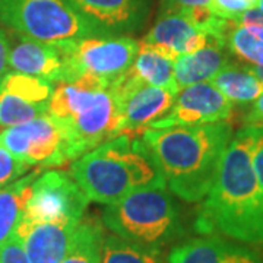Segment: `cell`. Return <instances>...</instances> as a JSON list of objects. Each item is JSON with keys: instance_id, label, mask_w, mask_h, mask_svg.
I'll return each instance as SVG.
<instances>
[{"instance_id": "5", "label": "cell", "mask_w": 263, "mask_h": 263, "mask_svg": "<svg viewBox=\"0 0 263 263\" xmlns=\"http://www.w3.org/2000/svg\"><path fill=\"white\" fill-rule=\"evenodd\" d=\"M103 224L124 240L155 247L183 235L179 206L165 189L138 190L107 205Z\"/></svg>"}, {"instance_id": "2", "label": "cell", "mask_w": 263, "mask_h": 263, "mask_svg": "<svg viewBox=\"0 0 263 263\" xmlns=\"http://www.w3.org/2000/svg\"><path fill=\"white\" fill-rule=\"evenodd\" d=\"M141 139L171 193L186 202H199L212 187L233 127L216 122L146 129Z\"/></svg>"}, {"instance_id": "19", "label": "cell", "mask_w": 263, "mask_h": 263, "mask_svg": "<svg viewBox=\"0 0 263 263\" xmlns=\"http://www.w3.org/2000/svg\"><path fill=\"white\" fill-rule=\"evenodd\" d=\"M209 82L233 104L254 103L263 92V82L249 66L228 63Z\"/></svg>"}, {"instance_id": "31", "label": "cell", "mask_w": 263, "mask_h": 263, "mask_svg": "<svg viewBox=\"0 0 263 263\" xmlns=\"http://www.w3.org/2000/svg\"><path fill=\"white\" fill-rule=\"evenodd\" d=\"M10 47H12V41L9 34L5 29H0V78L5 75L9 66Z\"/></svg>"}, {"instance_id": "32", "label": "cell", "mask_w": 263, "mask_h": 263, "mask_svg": "<svg viewBox=\"0 0 263 263\" xmlns=\"http://www.w3.org/2000/svg\"><path fill=\"white\" fill-rule=\"evenodd\" d=\"M246 124L252 127H262L263 129V92L254 101L253 107L246 116Z\"/></svg>"}, {"instance_id": "27", "label": "cell", "mask_w": 263, "mask_h": 263, "mask_svg": "<svg viewBox=\"0 0 263 263\" xmlns=\"http://www.w3.org/2000/svg\"><path fill=\"white\" fill-rule=\"evenodd\" d=\"M257 0H212L211 10L218 18L237 22L246 10L256 6Z\"/></svg>"}, {"instance_id": "33", "label": "cell", "mask_w": 263, "mask_h": 263, "mask_svg": "<svg viewBox=\"0 0 263 263\" xmlns=\"http://www.w3.org/2000/svg\"><path fill=\"white\" fill-rule=\"evenodd\" d=\"M235 24H241V25H260V27H263V12L254 6L252 9L246 10Z\"/></svg>"}, {"instance_id": "18", "label": "cell", "mask_w": 263, "mask_h": 263, "mask_svg": "<svg viewBox=\"0 0 263 263\" xmlns=\"http://www.w3.org/2000/svg\"><path fill=\"white\" fill-rule=\"evenodd\" d=\"M177 54L160 46L141 43L132 70L143 82L179 94L174 79V60Z\"/></svg>"}, {"instance_id": "10", "label": "cell", "mask_w": 263, "mask_h": 263, "mask_svg": "<svg viewBox=\"0 0 263 263\" xmlns=\"http://www.w3.org/2000/svg\"><path fill=\"white\" fill-rule=\"evenodd\" d=\"M110 89L120 116L119 133L135 136H141L168 113L177 95L168 89L143 82L132 67L110 85Z\"/></svg>"}, {"instance_id": "6", "label": "cell", "mask_w": 263, "mask_h": 263, "mask_svg": "<svg viewBox=\"0 0 263 263\" xmlns=\"http://www.w3.org/2000/svg\"><path fill=\"white\" fill-rule=\"evenodd\" d=\"M0 21L19 35L51 46L100 35L66 0H0Z\"/></svg>"}, {"instance_id": "21", "label": "cell", "mask_w": 263, "mask_h": 263, "mask_svg": "<svg viewBox=\"0 0 263 263\" xmlns=\"http://www.w3.org/2000/svg\"><path fill=\"white\" fill-rule=\"evenodd\" d=\"M101 263H168L161 247L124 240L119 235H104Z\"/></svg>"}, {"instance_id": "1", "label": "cell", "mask_w": 263, "mask_h": 263, "mask_svg": "<svg viewBox=\"0 0 263 263\" xmlns=\"http://www.w3.org/2000/svg\"><path fill=\"white\" fill-rule=\"evenodd\" d=\"M257 127L246 126L227 146L196 219L197 233L262 247V222L253 148Z\"/></svg>"}, {"instance_id": "16", "label": "cell", "mask_w": 263, "mask_h": 263, "mask_svg": "<svg viewBox=\"0 0 263 263\" xmlns=\"http://www.w3.org/2000/svg\"><path fill=\"white\" fill-rule=\"evenodd\" d=\"M209 35L193 19L177 12H162L142 43L160 46L174 54H190L205 47Z\"/></svg>"}, {"instance_id": "15", "label": "cell", "mask_w": 263, "mask_h": 263, "mask_svg": "<svg viewBox=\"0 0 263 263\" xmlns=\"http://www.w3.org/2000/svg\"><path fill=\"white\" fill-rule=\"evenodd\" d=\"M168 263H263V257L240 241L227 240L222 235L192 238L171 249Z\"/></svg>"}, {"instance_id": "29", "label": "cell", "mask_w": 263, "mask_h": 263, "mask_svg": "<svg viewBox=\"0 0 263 263\" xmlns=\"http://www.w3.org/2000/svg\"><path fill=\"white\" fill-rule=\"evenodd\" d=\"M253 168L257 180L259 192V209H260V222H262V247H263V129L257 127V135L253 148Z\"/></svg>"}, {"instance_id": "35", "label": "cell", "mask_w": 263, "mask_h": 263, "mask_svg": "<svg viewBox=\"0 0 263 263\" xmlns=\"http://www.w3.org/2000/svg\"><path fill=\"white\" fill-rule=\"evenodd\" d=\"M256 8L263 12V0H257V2H256Z\"/></svg>"}, {"instance_id": "17", "label": "cell", "mask_w": 263, "mask_h": 263, "mask_svg": "<svg viewBox=\"0 0 263 263\" xmlns=\"http://www.w3.org/2000/svg\"><path fill=\"white\" fill-rule=\"evenodd\" d=\"M226 43L209 38L205 47L190 54H180L174 60V79L177 91L190 85L209 82L214 76L228 65Z\"/></svg>"}, {"instance_id": "12", "label": "cell", "mask_w": 263, "mask_h": 263, "mask_svg": "<svg viewBox=\"0 0 263 263\" xmlns=\"http://www.w3.org/2000/svg\"><path fill=\"white\" fill-rule=\"evenodd\" d=\"M100 35H129L149 18L151 0H66Z\"/></svg>"}, {"instance_id": "28", "label": "cell", "mask_w": 263, "mask_h": 263, "mask_svg": "<svg viewBox=\"0 0 263 263\" xmlns=\"http://www.w3.org/2000/svg\"><path fill=\"white\" fill-rule=\"evenodd\" d=\"M0 263H31L16 231L0 243Z\"/></svg>"}, {"instance_id": "20", "label": "cell", "mask_w": 263, "mask_h": 263, "mask_svg": "<svg viewBox=\"0 0 263 263\" xmlns=\"http://www.w3.org/2000/svg\"><path fill=\"white\" fill-rule=\"evenodd\" d=\"M40 174L41 171H32L28 176L0 187V243L15 233L25 212L31 184Z\"/></svg>"}, {"instance_id": "22", "label": "cell", "mask_w": 263, "mask_h": 263, "mask_svg": "<svg viewBox=\"0 0 263 263\" xmlns=\"http://www.w3.org/2000/svg\"><path fill=\"white\" fill-rule=\"evenodd\" d=\"M104 231L100 222L82 219L76 227L72 243L60 263H101Z\"/></svg>"}, {"instance_id": "23", "label": "cell", "mask_w": 263, "mask_h": 263, "mask_svg": "<svg viewBox=\"0 0 263 263\" xmlns=\"http://www.w3.org/2000/svg\"><path fill=\"white\" fill-rule=\"evenodd\" d=\"M227 48L245 63L263 66V27L235 24L226 38Z\"/></svg>"}, {"instance_id": "14", "label": "cell", "mask_w": 263, "mask_h": 263, "mask_svg": "<svg viewBox=\"0 0 263 263\" xmlns=\"http://www.w3.org/2000/svg\"><path fill=\"white\" fill-rule=\"evenodd\" d=\"M79 222H31L21 219L16 234L31 263H60L69 250L72 237Z\"/></svg>"}, {"instance_id": "11", "label": "cell", "mask_w": 263, "mask_h": 263, "mask_svg": "<svg viewBox=\"0 0 263 263\" xmlns=\"http://www.w3.org/2000/svg\"><path fill=\"white\" fill-rule=\"evenodd\" d=\"M231 114L233 103H230L211 82H200L179 91L168 113L154 123L149 129L228 122Z\"/></svg>"}, {"instance_id": "4", "label": "cell", "mask_w": 263, "mask_h": 263, "mask_svg": "<svg viewBox=\"0 0 263 263\" xmlns=\"http://www.w3.org/2000/svg\"><path fill=\"white\" fill-rule=\"evenodd\" d=\"M48 114L63 123L75 160L120 135V116L110 85L91 76L57 85Z\"/></svg>"}, {"instance_id": "9", "label": "cell", "mask_w": 263, "mask_h": 263, "mask_svg": "<svg viewBox=\"0 0 263 263\" xmlns=\"http://www.w3.org/2000/svg\"><path fill=\"white\" fill-rule=\"evenodd\" d=\"M89 199L70 173L46 171L31 184L22 219L31 222H81Z\"/></svg>"}, {"instance_id": "30", "label": "cell", "mask_w": 263, "mask_h": 263, "mask_svg": "<svg viewBox=\"0 0 263 263\" xmlns=\"http://www.w3.org/2000/svg\"><path fill=\"white\" fill-rule=\"evenodd\" d=\"M211 5L212 0H161L162 12H177V13L211 8Z\"/></svg>"}, {"instance_id": "3", "label": "cell", "mask_w": 263, "mask_h": 263, "mask_svg": "<svg viewBox=\"0 0 263 263\" xmlns=\"http://www.w3.org/2000/svg\"><path fill=\"white\" fill-rule=\"evenodd\" d=\"M70 174L89 202L110 205L143 189H167L141 136L123 133L76 158Z\"/></svg>"}, {"instance_id": "34", "label": "cell", "mask_w": 263, "mask_h": 263, "mask_svg": "<svg viewBox=\"0 0 263 263\" xmlns=\"http://www.w3.org/2000/svg\"><path fill=\"white\" fill-rule=\"evenodd\" d=\"M249 69H250L254 75L257 76V78H259V79H260V81L263 82V66H250L249 65Z\"/></svg>"}, {"instance_id": "8", "label": "cell", "mask_w": 263, "mask_h": 263, "mask_svg": "<svg viewBox=\"0 0 263 263\" xmlns=\"http://www.w3.org/2000/svg\"><path fill=\"white\" fill-rule=\"evenodd\" d=\"M139 46L130 35H92L60 47L72 81L91 76L111 85L130 69Z\"/></svg>"}, {"instance_id": "13", "label": "cell", "mask_w": 263, "mask_h": 263, "mask_svg": "<svg viewBox=\"0 0 263 263\" xmlns=\"http://www.w3.org/2000/svg\"><path fill=\"white\" fill-rule=\"evenodd\" d=\"M9 67L15 72L38 76L50 82H70V72L60 46L46 44L19 35L10 47Z\"/></svg>"}, {"instance_id": "25", "label": "cell", "mask_w": 263, "mask_h": 263, "mask_svg": "<svg viewBox=\"0 0 263 263\" xmlns=\"http://www.w3.org/2000/svg\"><path fill=\"white\" fill-rule=\"evenodd\" d=\"M47 113V107L31 103L6 91H0V126L3 127L29 122Z\"/></svg>"}, {"instance_id": "24", "label": "cell", "mask_w": 263, "mask_h": 263, "mask_svg": "<svg viewBox=\"0 0 263 263\" xmlns=\"http://www.w3.org/2000/svg\"><path fill=\"white\" fill-rule=\"evenodd\" d=\"M54 85L47 79L21 73L9 72L0 78V91H6L25 98L31 103L40 104L43 107H50V100L54 92Z\"/></svg>"}, {"instance_id": "7", "label": "cell", "mask_w": 263, "mask_h": 263, "mask_svg": "<svg viewBox=\"0 0 263 263\" xmlns=\"http://www.w3.org/2000/svg\"><path fill=\"white\" fill-rule=\"evenodd\" d=\"M0 146L28 167L50 168L75 161L72 142L63 123L48 113L0 132Z\"/></svg>"}, {"instance_id": "26", "label": "cell", "mask_w": 263, "mask_h": 263, "mask_svg": "<svg viewBox=\"0 0 263 263\" xmlns=\"http://www.w3.org/2000/svg\"><path fill=\"white\" fill-rule=\"evenodd\" d=\"M28 168L25 162L18 160L9 151L0 146V187L21 179V176H24Z\"/></svg>"}]
</instances>
